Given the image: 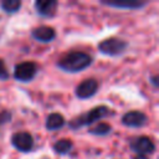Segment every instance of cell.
Instances as JSON below:
<instances>
[{"instance_id":"cell-19","label":"cell","mask_w":159,"mask_h":159,"mask_svg":"<svg viewBox=\"0 0 159 159\" xmlns=\"http://www.w3.org/2000/svg\"><path fill=\"white\" fill-rule=\"evenodd\" d=\"M134 159H148L145 155H140V154H138V155H135L134 157Z\"/></svg>"},{"instance_id":"cell-7","label":"cell","mask_w":159,"mask_h":159,"mask_svg":"<svg viewBox=\"0 0 159 159\" xmlns=\"http://www.w3.org/2000/svg\"><path fill=\"white\" fill-rule=\"evenodd\" d=\"M98 91V82L94 78H87L76 87V96L80 99H87L94 96Z\"/></svg>"},{"instance_id":"cell-10","label":"cell","mask_w":159,"mask_h":159,"mask_svg":"<svg viewBox=\"0 0 159 159\" xmlns=\"http://www.w3.org/2000/svg\"><path fill=\"white\" fill-rule=\"evenodd\" d=\"M57 5H58V2L56 0H37L35 2V7H36L37 12L46 17L55 15Z\"/></svg>"},{"instance_id":"cell-12","label":"cell","mask_w":159,"mask_h":159,"mask_svg":"<svg viewBox=\"0 0 159 159\" xmlns=\"http://www.w3.org/2000/svg\"><path fill=\"white\" fill-rule=\"evenodd\" d=\"M65 125V118L60 113H51L46 119V128L48 130H56Z\"/></svg>"},{"instance_id":"cell-3","label":"cell","mask_w":159,"mask_h":159,"mask_svg":"<svg viewBox=\"0 0 159 159\" xmlns=\"http://www.w3.org/2000/svg\"><path fill=\"white\" fill-rule=\"evenodd\" d=\"M128 43L120 39H116V37H109V39H104L103 41H101L98 43V50L99 52L108 55V56H117L120 55L125 51Z\"/></svg>"},{"instance_id":"cell-1","label":"cell","mask_w":159,"mask_h":159,"mask_svg":"<svg viewBox=\"0 0 159 159\" xmlns=\"http://www.w3.org/2000/svg\"><path fill=\"white\" fill-rule=\"evenodd\" d=\"M91 63L92 57L88 53L82 51H71L58 60L57 66L66 72H80L88 67Z\"/></svg>"},{"instance_id":"cell-16","label":"cell","mask_w":159,"mask_h":159,"mask_svg":"<svg viewBox=\"0 0 159 159\" xmlns=\"http://www.w3.org/2000/svg\"><path fill=\"white\" fill-rule=\"evenodd\" d=\"M10 118H11V114H10L7 111H0V125H1L2 123L9 122Z\"/></svg>"},{"instance_id":"cell-14","label":"cell","mask_w":159,"mask_h":159,"mask_svg":"<svg viewBox=\"0 0 159 159\" xmlns=\"http://www.w3.org/2000/svg\"><path fill=\"white\" fill-rule=\"evenodd\" d=\"M21 7V1L19 0H4L1 1V9L7 14H14Z\"/></svg>"},{"instance_id":"cell-9","label":"cell","mask_w":159,"mask_h":159,"mask_svg":"<svg viewBox=\"0 0 159 159\" xmlns=\"http://www.w3.org/2000/svg\"><path fill=\"white\" fill-rule=\"evenodd\" d=\"M32 37L40 42H51L56 37V32L50 26H37L31 32Z\"/></svg>"},{"instance_id":"cell-18","label":"cell","mask_w":159,"mask_h":159,"mask_svg":"<svg viewBox=\"0 0 159 159\" xmlns=\"http://www.w3.org/2000/svg\"><path fill=\"white\" fill-rule=\"evenodd\" d=\"M150 81L153 82L154 87H155V88H158V76H153V77L150 78Z\"/></svg>"},{"instance_id":"cell-13","label":"cell","mask_w":159,"mask_h":159,"mask_svg":"<svg viewBox=\"0 0 159 159\" xmlns=\"http://www.w3.org/2000/svg\"><path fill=\"white\" fill-rule=\"evenodd\" d=\"M72 147H73V143L70 140V139H60L57 140L55 144H53V150L57 153V154H68L71 150H72Z\"/></svg>"},{"instance_id":"cell-17","label":"cell","mask_w":159,"mask_h":159,"mask_svg":"<svg viewBox=\"0 0 159 159\" xmlns=\"http://www.w3.org/2000/svg\"><path fill=\"white\" fill-rule=\"evenodd\" d=\"M9 77V73L6 71V67L2 62V60H0V80H6Z\"/></svg>"},{"instance_id":"cell-8","label":"cell","mask_w":159,"mask_h":159,"mask_svg":"<svg viewBox=\"0 0 159 159\" xmlns=\"http://www.w3.org/2000/svg\"><path fill=\"white\" fill-rule=\"evenodd\" d=\"M147 120H148L147 116L140 111H129L122 117V123L127 127H133V128L143 127L147 123Z\"/></svg>"},{"instance_id":"cell-11","label":"cell","mask_w":159,"mask_h":159,"mask_svg":"<svg viewBox=\"0 0 159 159\" xmlns=\"http://www.w3.org/2000/svg\"><path fill=\"white\" fill-rule=\"evenodd\" d=\"M103 5L117 7V9H139L145 5V2L139 0H102Z\"/></svg>"},{"instance_id":"cell-4","label":"cell","mask_w":159,"mask_h":159,"mask_svg":"<svg viewBox=\"0 0 159 159\" xmlns=\"http://www.w3.org/2000/svg\"><path fill=\"white\" fill-rule=\"evenodd\" d=\"M36 73H37V65L31 61L20 62L14 68V77L21 82L31 81L36 76Z\"/></svg>"},{"instance_id":"cell-5","label":"cell","mask_w":159,"mask_h":159,"mask_svg":"<svg viewBox=\"0 0 159 159\" xmlns=\"http://www.w3.org/2000/svg\"><path fill=\"white\" fill-rule=\"evenodd\" d=\"M11 143L17 150L24 152V153H27V152L32 150V148H34L32 135L27 132H17V133L12 134Z\"/></svg>"},{"instance_id":"cell-15","label":"cell","mask_w":159,"mask_h":159,"mask_svg":"<svg viewBox=\"0 0 159 159\" xmlns=\"http://www.w3.org/2000/svg\"><path fill=\"white\" fill-rule=\"evenodd\" d=\"M111 130H112V127L108 123H98L89 129V133L96 134V135H106Z\"/></svg>"},{"instance_id":"cell-6","label":"cell","mask_w":159,"mask_h":159,"mask_svg":"<svg viewBox=\"0 0 159 159\" xmlns=\"http://www.w3.org/2000/svg\"><path fill=\"white\" fill-rule=\"evenodd\" d=\"M130 148L140 155H147L155 150V144L149 137L142 135V137L134 138L130 142Z\"/></svg>"},{"instance_id":"cell-2","label":"cell","mask_w":159,"mask_h":159,"mask_svg":"<svg viewBox=\"0 0 159 159\" xmlns=\"http://www.w3.org/2000/svg\"><path fill=\"white\" fill-rule=\"evenodd\" d=\"M111 113L109 108L107 106H98V107H94L92 109H89L88 112L76 117L73 120H71L70 123V127L72 129H78L83 125H89L104 117H107L108 114Z\"/></svg>"}]
</instances>
